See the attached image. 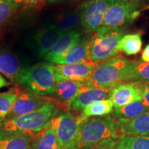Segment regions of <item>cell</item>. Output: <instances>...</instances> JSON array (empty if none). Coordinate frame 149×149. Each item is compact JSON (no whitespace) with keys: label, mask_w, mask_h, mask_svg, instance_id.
Instances as JSON below:
<instances>
[{"label":"cell","mask_w":149,"mask_h":149,"mask_svg":"<svg viewBox=\"0 0 149 149\" xmlns=\"http://www.w3.org/2000/svg\"><path fill=\"white\" fill-rule=\"evenodd\" d=\"M119 120L113 115L92 117L80 123L75 149L93 146L109 139H119Z\"/></svg>","instance_id":"obj_1"},{"label":"cell","mask_w":149,"mask_h":149,"mask_svg":"<svg viewBox=\"0 0 149 149\" xmlns=\"http://www.w3.org/2000/svg\"><path fill=\"white\" fill-rule=\"evenodd\" d=\"M58 109L48 101L40 109L29 114L0 122V129L6 133H23L33 137L37 133L49 126L51 120L57 115Z\"/></svg>","instance_id":"obj_2"},{"label":"cell","mask_w":149,"mask_h":149,"mask_svg":"<svg viewBox=\"0 0 149 149\" xmlns=\"http://www.w3.org/2000/svg\"><path fill=\"white\" fill-rule=\"evenodd\" d=\"M124 28L100 27L88 42V59L93 64L118 55V46L122 37L125 35Z\"/></svg>","instance_id":"obj_3"},{"label":"cell","mask_w":149,"mask_h":149,"mask_svg":"<svg viewBox=\"0 0 149 149\" xmlns=\"http://www.w3.org/2000/svg\"><path fill=\"white\" fill-rule=\"evenodd\" d=\"M132 61L117 55L95 64L88 79L95 88L111 90L124 80Z\"/></svg>","instance_id":"obj_4"},{"label":"cell","mask_w":149,"mask_h":149,"mask_svg":"<svg viewBox=\"0 0 149 149\" xmlns=\"http://www.w3.org/2000/svg\"><path fill=\"white\" fill-rule=\"evenodd\" d=\"M55 68V65L51 62H40L24 68L16 82L38 96L53 95L57 84Z\"/></svg>","instance_id":"obj_5"},{"label":"cell","mask_w":149,"mask_h":149,"mask_svg":"<svg viewBox=\"0 0 149 149\" xmlns=\"http://www.w3.org/2000/svg\"><path fill=\"white\" fill-rule=\"evenodd\" d=\"M141 6L139 3L116 0L104 15L102 27L124 28L131 24L139 16Z\"/></svg>","instance_id":"obj_6"},{"label":"cell","mask_w":149,"mask_h":149,"mask_svg":"<svg viewBox=\"0 0 149 149\" xmlns=\"http://www.w3.org/2000/svg\"><path fill=\"white\" fill-rule=\"evenodd\" d=\"M79 122L70 113L56 115L50 123L55 130L60 149H75Z\"/></svg>","instance_id":"obj_7"},{"label":"cell","mask_w":149,"mask_h":149,"mask_svg":"<svg viewBox=\"0 0 149 149\" xmlns=\"http://www.w3.org/2000/svg\"><path fill=\"white\" fill-rule=\"evenodd\" d=\"M116 0H87L79 6L81 26L88 32L102 27L104 15Z\"/></svg>","instance_id":"obj_8"},{"label":"cell","mask_w":149,"mask_h":149,"mask_svg":"<svg viewBox=\"0 0 149 149\" xmlns=\"http://www.w3.org/2000/svg\"><path fill=\"white\" fill-rule=\"evenodd\" d=\"M47 102L46 99L37 95L29 90L20 92L15 100L12 109L1 122L29 114L42 108Z\"/></svg>","instance_id":"obj_9"},{"label":"cell","mask_w":149,"mask_h":149,"mask_svg":"<svg viewBox=\"0 0 149 149\" xmlns=\"http://www.w3.org/2000/svg\"><path fill=\"white\" fill-rule=\"evenodd\" d=\"M144 86L139 83L120 84L111 89L109 99L114 109L134 102L141 101Z\"/></svg>","instance_id":"obj_10"},{"label":"cell","mask_w":149,"mask_h":149,"mask_svg":"<svg viewBox=\"0 0 149 149\" xmlns=\"http://www.w3.org/2000/svg\"><path fill=\"white\" fill-rule=\"evenodd\" d=\"M88 39L87 37L81 36L79 40L64 53L60 55L45 57L44 59L49 62L57 64H72L81 61H88Z\"/></svg>","instance_id":"obj_11"},{"label":"cell","mask_w":149,"mask_h":149,"mask_svg":"<svg viewBox=\"0 0 149 149\" xmlns=\"http://www.w3.org/2000/svg\"><path fill=\"white\" fill-rule=\"evenodd\" d=\"M95 64L81 61L72 64H57L55 68V77L57 82L64 80L84 81L90 76Z\"/></svg>","instance_id":"obj_12"},{"label":"cell","mask_w":149,"mask_h":149,"mask_svg":"<svg viewBox=\"0 0 149 149\" xmlns=\"http://www.w3.org/2000/svg\"><path fill=\"white\" fill-rule=\"evenodd\" d=\"M64 33L49 24L41 28L33 37V50L39 57L44 58Z\"/></svg>","instance_id":"obj_13"},{"label":"cell","mask_w":149,"mask_h":149,"mask_svg":"<svg viewBox=\"0 0 149 149\" xmlns=\"http://www.w3.org/2000/svg\"><path fill=\"white\" fill-rule=\"evenodd\" d=\"M95 88L88 78L84 81L64 80L56 84L55 94L61 101L68 104L79 93Z\"/></svg>","instance_id":"obj_14"},{"label":"cell","mask_w":149,"mask_h":149,"mask_svg":"<svg viewBox=\"0 0 149 149\" xmlns=\"http://www.w3.org/2000/svg\"><path fill=\"white\" fill-rule=\"evenodd\" d=\"M121 135L149 136V112L131 120H118Z\"/></svg>","instance_id":"obj_15"},{"label":"cell","mask_w":149,"mask_h":149,"mask_svg":"<svg viewBox=\"0 0 149 149\" xmlns=\"http://www.w3.org/2000/svg\"><path fill=\"white\" fill-rule=\"evenodd\" d=\"M110 91L111 90L100 88H93L84 91L76 96L68 104L67 107L72 111H81L93 102L109 98Z\"/></svg>","instance_id":"obj_16"},{"label":"cell","mask_w":149,"mask_h":149,"mask_svg":"<svg viewBox=\"0 0 149 149\" xmlns=\"http://www.w3.org/2000/svg\"><path fill=\"white\" fill-rule=\"evenodd\" d=\"M33 137L23 133H6L0 129V149H31Z\"/></svg>","instance_id":"obj_17"},{"label":"cell","mask_w":149,"mask_h":149,"mask_svg":"<svg viewBox=\"0 0 149 149\" xmlns=\"http://www.w3.org/2000/svg\"><path fill=\"white\" fill-rule=\"evenodd\" d=\"M24 68L15 55L9 52L0 51V72L1 74L17 81Z\"/></svg>","instance_id":"obj_18"},{"label":"cell","mask_w":149,"mask_h":149,"mask_svg":"<svg viewBox=\"0 0 149 149\" xmlns=\"http://www.w3.org/2000/svg\"><path fill=\"white\" fill-rule=\"evenodd\" d=\"M48 24L61 32L67 33L76 31V28L81 26V17L79 11H66L56 16L54 20Z\"/></svg>","instance_id":"obj_19"},{"label":"cell","mask_w":149,"mask_h":149,"mask_svg":"<svg viewBox=\"0 0 149 149\" xmlns=\"http://www.w3.org/2000/svg\"><path fill=\"white\" fill-rule=\"evenodd\" d=\"M124 83H139L141 84H148L149 62L141 60L132 61L124 80Z\"/></svg>","instance_id":"obj_20"},{"label":"cell","mask_w":149,"mask_h":149,"mask_svg":"<svg viewBox=\"0 0 149 149\" xmlns=\"http://www.w3.org/2000/svg\"><path fill=\"white\" fill-rule=\"evenodd\" d=\"M31 149H60L55 130L49 125L37 133L33 139Z\"/></svg>","instance_id":"obj_21"},{"label":"cell","mask_w":149,"mask_h":149,"mask_svg":"<svg viewBox=\"0 0 149 149\" xmlns=\"http://www.w3.org/2000/svg\"><path fill=\"white\" fill-rule=\"evenodd\" d=\"M114 107L109 99L93 102L82 110V113L77 118L79 124L86 119L92 117H102L113 113Z\"/></svg>","instance_id":"obj_22"},{"label":"cell","mask_w":149,"mask_h":149,"mask_svg":"<svg viewBox=\"0 0 149 149\" xmlns=\"http://www.w3.org/2000/svg\"><path fill=\"white\" fill-rule=\"evenodd\" d=\"M147 111L142 102L137 101L114 109L112 115L117 120H131Z\"/></svg>","instance_id":"obj_23"},{"label":"cell","mask_w":149,"mask_h":149,"mask_svg":"<svg viewBox=\"0 0 149 149\" xmlns=\"http://www.w3.org/2000/svg\"><path fill=\"white\" fill-rule=\"evenodd\" d=\"M118 48L120 52L127 55H137L142 48L141 35L139 33L125 34L121 39Z\"/></svg>","instance_id":"obj_24"},{"label":"cell","mask_w":149,"mask_h":149,"mask_svg":"<svg viewBox=\"0 0 149 149\" xmlns=\"http://www.w3.org/2000/svg\"><path fill=\"white\" fill-rule=\"evenodd\" d=\"M81 34L77 31H72L64 33L58 41L55 43L52 49L48 52L46 57L54 56L64 53L70 48L76 42L79 40Z\"/></svg>","instance_id":"obj_25"},{"label":"cell","mask_w":149,"mask_h":149,"mask_svg":"<svg viewBox=\"0 0 149 149\" xmlns=\"http://www.w3.org/2000/svg\"><path fill=\"white\" fill-rule=\"evenodd\" d=\"M116 149H149V136L121 135Z\"/></svg>","instance_id":"obj_26"},{"label":"cell","mask_w":149,"mask_h":149,"mask_svg":"<svg viewBox=\"0 0 149 149\" xmlns=\"http://www.w3.org/2000/svg\"><path fill=\"white\" fill-rule=\"evenodd\" d=\"M21 91L17 88L0 93V122L6 117L12 109L15 100Z\"/></svg>","instance_id":"obj_27"},{"label":"cell","mask_w":149,"mask_h":149,"mask_svg":"<svg viewBox=\"0 0 149 149\" xmlns=\"http://www.w3.org/2000/svg\"><path fill=\"white\" fill-rule=\"evenodd\" d=\"M17 8L6 0H0V26L6 24L13 16Z\"/></svg>","instance_id":"obj_28"},{"label":"cell","mask_w":149,"mask_h":149,"mask_svg":"<svg viewBox=\"0 0 149 149\" xmlns=\"http://www.w3.org/2000/svg\"><path fill=\"white\" fill-rule=\"evenodd\" d=\"M117 141L118 139H109L93 146L84 147L79 149H116Z\"/></svg>","instance_id":"obj_29"},{"label":"cell","mask_w":149,"mask_h":149,"mask_svg":"<svg viewBox=\"0 0 149 149\" xmlns=\"http://www.w3.org/2000/svg\"><path fill=\"white\" fill-rule=\"evenodd\" d=\"M141 102L146 107L147 111L149 112V89L146 86V84H144L143 88Z\"/></svg>","instance_id":"obj_30"},{"label":"cell","mask_w":149,"mask_h":149,"mask_svg":"<svg viewBox=\"0 0 149 149\" xmlns=\"http://www.w3.org/2000/svg\"><path fill=\"white\" fill-rule=\"evenodd\" d=\"M46 0H29L25 6L29 7V8H37L43 4V3Z\"/></svg>","instance_id":"obj_31"},{"label":"cell","mask_w":149,"mask_h":149,"mask_svg":"<svg viewBox=\"0 0 149 149\" xmlns=\"http://www.w3.org/2000/svg\"><path fill=\"white\" fill-rule=\"evenodd\" d=\"M6 1L18 8L19 7L23 6H25L29 0H6Z\"/></svg>","instance_id":"obj_32"},{"label":"cell","mask_w":149,"mask_h":149,"mask_svg":"<svg viewBox=\"0 0 149 149\" xmlns=\"http://www.w3.org/2000/svg\"><path fill=\"white\" fill-rule=\"evenodd\" d=\"M141 60L146 61V62H149V44L145 47L143 51L141 56Z\"/></svg>","instance_id":"obj_33"},{"label":"cell","mask_w":149,"mask_h":149,"mask_svg":"<svg viewBox=\"0 0 149 149\" xmlns=\"http://www.w3.org/2000/svg\"><path fill=\"white\" fill-rule=\"evenodd\" d=\"M72 1H74V0H46L47 3L49 4H58V3H66Z\"/></svg>","instance_id":"obj_34"},{"label":"cell","mask_w":149,"mask_h":149,"mask_svg":"<svg viewBox=\"0 0 149 149\" xmlns=\"http://www.w3.org/2000/svg\"><path fill=\"white\" fill-rule=\"evenodd\" d=\"M8 85V82L3 78L0 74V88H3V87L6 86Z\"/></svg>","instance_id":"obj_35"},{"label":"cell","mask_w":149,"mask_h":149,"mask_svg":"<svg viewBox=\"0 0 149 149\" xmlns=\"http://www.w3.org/2000/svg\"><path fill=\"white\" fill-rule=\"evenodd\" d=\"M122 1H130V2H133V3H139L146 2V1H149V0H122Z\"/></svg>","instance_id":"obj_36"},{"label":"cell","mask_w":149,"mask_h":149,"mask_svg":"<svg viewBox=\"0 0 149 149\" xmlns=\"http://www.w3.org/2000/svg\"><path fill=\"white\" fill-rule=\"evenodd\" d=\"M146 86L147 87V88H148L149 89V83H148V84H146Z\"/></svg>","instance_id":"obj_37"}]
</instances>
